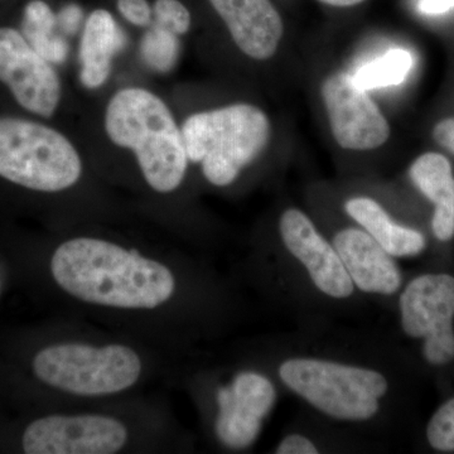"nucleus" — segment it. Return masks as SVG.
<instances>
[{
	"instance_id": "obj_27",
	"label": "nucleus",
	"mask_w": 454,
	"mask_h": 454,
	"mask_svg": "<svg viewBox=\"0 0 454 454\" xmlns=\"http://www.w3.org/2000/svg\"><path fill=\"white\" fill-rule=\"evenodd\" d=\"M454 8V0H419V11L428 16H437Z\"/></svg>"
},
{
	"instance_id": "obj_6",
	"label": "nucleus",
	"mask_w": 454,
	"mask_h": 454,
	"mask_svg": "<svg viewBox=\"0 0 454 454\" xmlns=\"http://www.w3.org/2000/svg\"><path fill=\"white\" fill-rule=\"evenodd\" d=\"M279 373L286 387L336 419H369L387 390V379L373 370L315 358L286 361Z\"/></svg>"
},
{
	"instance_id": "obj_26",
	"label": "nucleus",
	"mask_w": 454,
	"mask_h": 454,
	"mask_svg": "<svg viewBox=\"0 0 454 454\" xmlns=\"http://www.w3.org/2000/svg\"><path fill=\"white\" fill-rule=\"evenodd\" d=\"M434 139L454 155V118L439 121L433 131Z\"/></svg>"
},
{
	"instance_id": "obj_3",
	"label": "nucleus",
	"mask_w": 454,
	"mask_h": 454,
	"mask_svg": "<svg viewBox=\"0 0 454 454\" xmlns=\"http://www.w3.org/2000/svg\"><path fill=\"white\" fill-rule=\"evenodd\" d=\"M188 160L201 163L210 184H232L267 145L270 124L256 106L238 104L195 114L182 127Z\"/></svg>"
},
{
	"instance_id": "obj_8",
	"label": "nucleus",
	"mask_w": 454,
	"mask_h": 454,
	"mask_svg": "<svg viewBox=\"0 0 454 454\" xmlns=\"http://www.w3.org/2000/svg\"><path fill=\"white\" fill-rule=\"evenodd\" d=\"M128 437L124 423L109 415H50L27 427L22 444L28 454H113Z\"/></svg>"
},
{
	"instance_id": "obj_20",
	"label": "nucleus",
	"mask_w": 454,
	"mask_h": 454,
	"mask_svg": "<svg viewBox=\"0 0 454 454\" xmlns=\"http://www.w3.org/2000/svg\"><path fill=\"white\" fill-rule=\"evenodd\" d=\"M179 50L177 35L154 23L140 43V55L145 64L160 74L169 73L175 67Z\"/></svg>"
},
{
	"instance_id": "obj_9",
	"label": "nucleus",
	"mask_w": 454,
	"mask_h": 454,
	"mask_svg": "<svg viewBox=\"0 0 454 454\" xmlns=\"http://www.w3.org/2000/svg\"><path fill=\"white\" fill-rule=\"evenodd\" d=\"M0 82L18 104L50 118L61 100V82L49 61L32 49L17 29L0 28Z\"/></svg>"
},
{
	"instance_id": "obj_2",
	"label": "nucleus",
	"mask_w": 454,
	"mask_h": 454,
	"mask_svg": "<svg viewBox=\"0 0 454 454\" xmlns=\"http://www.w3.org/2000/svg\"><path fill=\"white\" fill-rule=\"evenodd\" d=\"M106 129L114 145L134 152L154 191L169 193L181 186L188 164L184 136L157 95L140 88L114 95L106 107Z\"/></svg>"
},
{
	"instance_id": "obj_21",
	"label": "nucleus",
	"mask_w": 454,
	"mask_h": 454,
	"mask_svg": "<svg viewBox=\"0 0 454 454\" xmlns=\"http://www.w3.org/2000/svg\"><path fill=\"white\" fill-rule=\"evenodd\" d=\"M430 446L441 452H454V397L435 411L427 428Z\"/></svg>"
},
{
	"instance_id": "obj_15",
	"label": "nucleus",
	"mask_w": 454,
	"mask_h": 454,
	"mask_svg": "<svg viewBox=\"0 0 454 454\" xmlns=\"http://www.w3.org/2000/svg\"><path fill=\"white\" fill-rule=\"evenodd\" d=\"M125 43L124 32L109 12L97 9L90 14L80 47V79L85 88L98 89L106 83L112 73L114 56L124 49Z\"/></svg>"
},
{
	"instance_id": "obj_4",
	"label": "nucleus",
	"mask_w": 454,
	"mask_h": 454,
	"mask_svg": "<svg viewBox=\"0 0 454 454\" xmlns=\"http://www.w3.org/2000/svg\"><path fill=\"white\" fill-rule=\"evenodd\" d=\"M82 158L65 136L40 122L0 118V177L40 192L73 187Z\"/></svg>"
},
{
	"instance_id": "obj_5",
	"label": "nucleus",
	"mask_w": 454,
	"mask_h": 454,
	"mask_svg": "<svg viewBox=\"0 0 454 454\" xmlns=\"http://www.w3.org/2000/svg\"><path fill=\"white\" fill-rule=\"evenodd\" d=\"M33 372L42 382L65 393L106 396L136 385L142 373V360L124 345L59 343L38 352Z\"/></svg>"
},
{
	"instance_id": "obj_12",
	"label": "nucleus",
	"mask_w": 454,
	"mask_h": 454,
	"mask_svg": "<svg viewBox=\"0 0 454 454\" xmlns=\"http://www.w3.org/2000/svg\"><path fill=\"white\" fill-rule=\"evenodd\" d=\"M280 234L289 252L307 268L319 291L334 298L352 294L354 283L339 254L318 234L303 212H284Z\"/></svg>"
},
{
	"instance_id": "obj_10",
	"label": "nucleus",
	"mask_w": 454,
	"mask_h": 454,
	"mask_svg": "<svg viewBox=\"0 0 454 454\" xmlns=\"http://www.w3.org/2000/svg\"><path fill=\"white\" fill-rule=\"evenodd\" d=\"M334 139L342 148L370 151L387 143L390 127L380 109L354 77L336 74L322 86Z\"/></svg>"
},
{
	"instance_id": "obj_28",
	"label": "nucleus",
	"mask_w": 454,
	"mask_h": 454,
	"mask_svg": "<svg viewBox=\"0 0 454 454\" xmlns=\"http://www.w3.org/2000/svg\"><path fill=\"white\" fill-rule=\"evenodd\" d=\"M319 2L333 5V7H352V5L360 4L364 0H319Z\"/></svg>"
},
{
	"instance_id": "obj_24",
	"label": "nucleus",
	"mask_w": 454,
	"mask_h": 454,
	"mask_svg": "<svg viewBox=\"0 0 454 454\" xmlns=\"http://www.w3.org/2000/svg\"><path fill=\"white\" fill-rule=\"evenodd\" d=\"M83 12L77 4H68L57 14V25L66 35H74L82 25Z\"/></svg>"
},
{
	"instance_id": "obj_16",
	"label": "nucleus",
	"mask_w": 454,
	"mask_h": 454,
	"mask_svg": "<svg viewBox=\"0 0 454 454\" xmlns=\"http://www.w3.org/2000/svg\"><path fill=\"white\" fill-rule=\"evenodd\" d=\"M411 178L434 203V235L441 241L450 240L454 236V177L450 160L438 153L420 155L411 166Z\"/></svg>"
},
{
	"instance_id": "obj_19",
	"label": "nucleus",
	"mask_w": 454,
	"mask_h": 454,
	"mask_svg": "<svg viewBox=\"0 0 454 454\" xmlns=\"http://www.w3.org/2000/svg\"><path fill=\"white\" fill-rule=\"evenodd\" d=\"M413 56L408 51L394 49L361 66L352 77L357 86L365 91L390 88L405 82L413 68Z\"/></svg>"
},
{
	"instance_id": "obj_22",
	"label": "nucleus",
	"mask_w": 454,
	"mask_h": 454,
	"mask_svg": "<svg viewBox=\"0 0 454 454\" xmlns=\"http://www.w3.org/2000/svg\"><path fill=\"white\" fill-rule=\"evenodd\" d=\"M153 13L154 25L168 29L175 35H184L190 29V12L178 0H155Z\"/></svg>"
},
{
	"instance_id": "obj_14",
	"label": "nucleus",
	"mask_w": 454,
	"mask_h": 454,
	"mask_svg": "<svg viewBox=\"0 0 454 454\" xmlns=\"http://www.w3.org/2000/svg\"><path fill=\"white\" fill-rule=\"evenodd\" d=\"M333 247L361 291L393 294L400 288L402 274L395 262L367 232L343 230L334 238Z\"/></svg>"
},
{
	"instance_id": "obj_13",
	"label": "nucleus",
	"mask_w": 454,
	"mask_h": 454,
	"mask_svg": "<svg viewBox=\"0 0 454 454\" xmlns=\"http://www.w3.org/2000/svg\"><path fill=\"white\" fill-rule=\"evenodd\" d=\"M245 55L270 59L283 37V22L269 0H210Z\"/></svg>"
},
{
	"instance_id": "obj_1",
	"label": "nucleus",
	"mask_w": 454,
	"mask_h": 454,
	"mask_svg": "<svg viewBox=\"0 0 454 454\" xmlns=\"http://www.w3.org/2000/svg\"><path fill=\"white\" fill-rule=\"evenodd\" d=\"M51 273L71 297L112 309H157L176 292V278L163 262L101 239L74 238L59 245Z\"/></svg>"
},
{
	"instance_id": "obj_25",
	"label": "nucleus",
	"mask_w": 454,
	"mask_h": 454,
	"mask_svg": "<svg viewBox=\"0 0 454 454\" xmlns=\"http://www.w3.org/2000/svg\"><path fill=\"white\" fill-rule=\"evenodd\" d=\"M278 454H317L318 450L309 438L300 434L288 435L277 448Z\"/></svg>"
},
{
	"instance_id": "obj_18",
	"label": "nucleus",
	"mask_w": 454,
	"mask_h": 454,
	"mask_svg": "<svg viewBox=\"0 0 454 454\" xmlns=\"http://www.w3.org/2000/svg\"><path fill=\"white\" fill-rule=\"evenodd\" d=\"M57 14L43 0H32L27 4L22 20V35L35 52L51 65H62L67 59L68 46L56 32Z\"/></svg>"
},
{
	"instance_id": "obj_7",
	"label": "nucleus",
	"mask_w": 454,
	"mask_h": 454,
	"mask_svg": "<svg viewBox=\"0 0 454 454\" xmlns=\"http://www.w3.org/2000/svg\"><path fill=\"white\" fill-rule=\"evenodd\" d=\"M403 330L424 340L423 354L432 365L454 358V277L426 274L406 286L400 298Z\"/></svg>"
},
{
	"instance_id": "obj_23",
	"label": "nucleus",
	"mask_w": 454,
	"mask_h": 454,
	"mask_svg": "<svg viewBox=\"0 0 454 454\" xmlns=\"http://www.w3.org/2000/svg\"><path fill=\"white\" fill-rule=\"evenodd\" d=\"M118 9L121 16L131 25L138 27L151 25L153 11L146 0H118Z\"/></svg>"
},
{
	"instance_id": "obj_17",
	"label": "nucleus",
	"mask_w": 454,
	"mask_h": 454,
	"mask_svg": "<svg viewBox=\"0 0 454 454\" xmlns=\"http://www.w3.org/2000/svg\"><path fill=\"white\" fill-rule=\"evenodd\" d=\"M345 207L349 216L356 220L391 256L418 255L426 247V239L420 232L396 225L384 208L372 199L357 197L349 200Z\"/></svg>"
},
{
	"instance_id": "obj_11",
	"label": "nucleus",
	"mask_w": 454,
	"mask_h": 454,
	"mask_svg": "<svg viewBox=\"0 0 454 454\" xmlns=\"http://www.w3.org/2000/svg\"><path fill=\"white\" fill-rule=\"evenodd\" d=\"M276 389L265 376L241 372L217 393L216 434L226 447L243 450L258 438L276 403Z\"/></svg>"
}]
</instances>
